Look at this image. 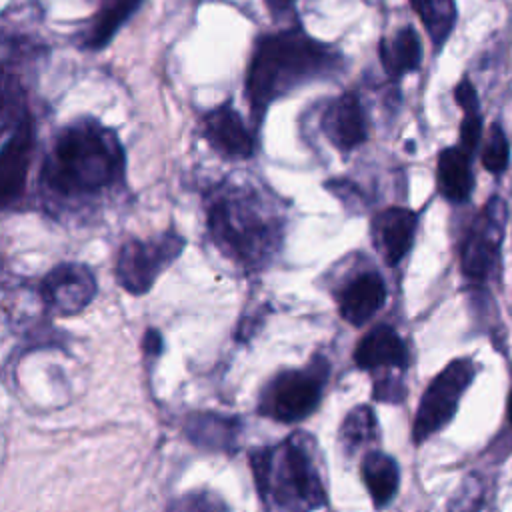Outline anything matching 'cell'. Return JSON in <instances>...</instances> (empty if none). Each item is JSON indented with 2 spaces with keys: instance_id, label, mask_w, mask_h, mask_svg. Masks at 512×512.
Here are the masks:
<instances>
[{
  "instance_id": "cell-1",
  "label": "cell",
  "mask_w": 512,
  "mask_h": 512,
  "mask_svg": "<svg viewBox=\"0 0 512 512\" xmlns=\"http://www.w3.org/2000/svg\"><path fill=\"white\" fill-rule=\"evenodd\" d=\"M342 70V52L316 40L300 26L262 36L254 46L246 74V96L254 124H260L268 106L290 90L334 78Z\"/></svg>"
},
{
  "instance_id": "cell-2",
  "label": "cell",
  "mask_w": 512,
  "mask_h": 512,
  "mask_svg": "<svg viewBox=\"0 0 512 512\" xmlns=\"http://www.w3.org/2000/svg\"><path fill=\"white\" fill-rule=\"evenodd\" d=\"M124 168L126 156L116 132L98 120H76L58 132L40 180L64 198L96 196L122 182Z\"/></svg>"
},
{
  "instance_id": "cell-3",
  "label": "cell",
  "mask_w": 512,
  "mask_h": 512,
  "mask_svg": "<svg viewBox=\"0 0 512 512\" xmlns=\"http://www.w3.org/2000/svg\"><path fill=\"white\" fill-rule=\"evenodd\" d=\"M312 448L314 440L296 432L250 452L254 484L266 512H314L326 506V488Z\"/></svg>"
},
{
  "instance_id": "cell-4",
  "label": "cell",
  "mask_w": 512,
  "mask_h": 512,
  "mask_svg": "<svg viewBox=\"0 0 512 512\" xmlns=\"http://www.w3.org/2000/svg\"><path fill=\"white\" fill-rule=\"evenodd\" d=\"M206 224L212 240L232 260L256 268L280 242V224L270 218L250 188H226L208 204Z\"/></svg>"
},
{
  "instance_id": "cell-5",
  "label": "cell",
  "mask_w": 512,
  "mask_h": 512,
  "mask_svg": "<svg viewBox=\"0 0 512 512\" xmlns=\"http://www.w3.org/2000/svg\"><path fill=\"white\" fill-rule=\"evenodd\" d=\"M330 374V362L316 354L306 368L278 372L260 392L258 412L276 422L308 418L320 404Z\"/></svg>"
},
{
  "instance_id": "cell-6",
  "label": "cell",
  "mask_w": 512,
  "mask_h": 512,
  "mask_svg": "<svg viewBox=\"0 0 512 512\" xmlns=\"http://www.w3.org/2000/svg\"><path fill=\"white\" fill-rule=\"evenodd\" d=\"M186 240L176 230H166L154 238L126 240L116 256V282L130 294H146L158 276L182 254Z\"/></svg>"
},
{
  "instance_id": "cell-7",
  "label": "cell",
  "mask_w": 512,
  "mask_h": 512,
  "mask_svg": "<svg viewBox=\"0 0 512 512\" xmlns=\"http://www.w3.org/2000/svg\"><path fill=\"white\" fill-rule=\"evenodd\" d=\"M474 374L476 366L470 358H456L434 376V380L424 390L414 416V444H422L452 420L458 410L460 398L468 390Z\"/></svg>"
},
{
  "instance_id": "cell-8",
  "label": "cell",
  "mask_w": 512,
  "mask_h": 512,
  "mask_svg": "<svg viewBox=\"0 0 512 512\" xmlns=\"http://www.w3.org/2000/svg\"><path fill=\"white\" fill-rule=\"evenodd\" d=\"M506 226V202L498 196L488 200V204L478 214L472 224L460 252V266L466 278L486 280L492 272L498 250L504 238Z\"/></svg>"
},
{
  "instance_id": "cell-9",
  "label": "cell",
  "mask_w": 512,
  "mask_h": 512,
  "mask_svg": "<svg viewBox=\"0 0 512 512\" xmlns=\"http://www.w3.org/2000/svg\"><path fill=\"white\" fill-rule=\"evenodd\" d=\"M96 292L94 272L80 262L56 264L38 286L42 304L56 316L80 314L94 300Z\"/></svg>"
},
{
  "instance_id": "cell-10",
  "label": "cell",
  "mask_w": 512,
  "mask_h": 512,
  "mask_svg": "<svg viewBox=\"0 0 512 512\" xmlns=\"http://www.w3.org/2000/svg\"><path fill=\"white\" fill-rule=\"evenodd\" d=\"M32 150L34 122L32 116L24 110V114L14 120V130L4 142L0 154V200L4 208L16 202L24 192Z\"/></svg>"
},
{
  "instance_id": "cell-11",
  "label": "cell",
  "mask_w": 512,
  "mask_h": 512,
  "mask_svg": "<svg viewBox=\"0 0 512 512\" xmlns=\"http://www.w3.org/2000/svg\"><path fill=\"white\" fill-rule=\"evenodd\" d=\"M320 128L328 142L342 154H348L362 146L368 140V126L358 94L342 92L340 96H336L324 108Z\"/></svg>"
},
{
  "instance_id": "cell-12",
  "label": "cell",
  "mask_w": 512,
  "mask_h": 512,
  "mask_svg": "<svg viewBox=\"0 0 512 512\" xmlns=\"http://www.w3.org/2000/svg\"><path fill=\"white\" fill-rule=\"evenodd\" d=\"M202 132L210 148L226 158L242 160L254 154V138L230 102H224L204 114Z\"/></svg>"
},
{
  "instance_id": "cell-13",
  "label": "cell",
  "mask_w": 512,
  "mask_h": 512,
  "mask_svg": "<svg viewBox=\"0 0 512 512\" xmlns=\"http://www.w3.org/2000/svg\"><path fill=\"white\" fill-rule=\"evenodd\" d=\"M340 316L352 326H364L386 302V284L376 270L350 278L336 296Z\"/></svg>"
},
{
  "instance_id": "cell-14",
  "label": "cell",
  "mask_w": 512,
  "mask_h": 512,
  "mask_svg": "<svg viewBox=\"0 0 512 512\" xmlns=\"http://www.w3.org/2000/svg\"><path fill=\"white\" fill-rule=\"evenodd\" d=\"M418 216L404 206H390L372 220L374 242L388 266H396L412 248Z\"/></svg>"
},
{
  "instance_id": "cell-15",
  "label": "cell",
  "mask_w": 512,
  "mask_h": 512,
  "mask_svg": "<svg viewBox=\"0 0 512 512\" xmlns=\"http://www.w3.org/2000/svg\"><path fill=\"white\" fill-rule=\"evenodd\" d=\"M354 362L362 370L404 372L408 368V348L392 326L378 324L368 330L356 344Z\"/></svg>"
},
{
  "instance_id": "cell-16",
  "label": "cell",
  "mask_w": 512,
  "mask_h": 512,
  "mask_svg": "<svg viewBox=\"0 0 512 512\" xmlns=\"http://www.w3.org/2000/svg\"><path fill=\"white\" fill-rule=\"evenodd\" d=\"M240 420L230 416H220L212 412L190 414L184 432L186 438L206 450H234L240 436Z\"/></svg>"
},
{
  "instance_id": "cell-17",
  "label": "cell",
  "mask_w": 512,
  "mask_h": 512,
  "mask_svg": "<svg viewBox=\"0 0 512 512\" xmlns=\"http://www.w3.org/2000/svg\"><path fill=\"white\" fill-rule=\"evenodd\" d=\"M142 0H100L98 12L82 32L80 44L86 50H100L134 16Z\"/></svg>"
},
{
  "instance_id": "cell-18",
  "label": "cell",
  "mask_w": 512,
  "mask_h": 512,
  "mask_svg": "<svg viewBox=\"0 0 512 512\" xmlns=\"http://www.w3.org/2000/svg\"><path fill=\"white\" fill-rule=\"evenodd\" d=\"M378 56L384 72L390 78H402L408 72L420 68L422 42L412 26L400 28L392 38H382L378 44Z\"/></svg>"
},
{
  "instance_id": "cell-19",
  "label": "cell",
  "mask_w": 512,
  "mask_h": 512,
  "mask_svg": "<svg viewBox=\"0 0 512 512\" xmlns=\"http://www.w3.org/2000/svg\"><path fill=\"white\" fill-rule=\"evenodd\" d=\"M472 172H470V154L460 146L444 148L438 154L436 166V184L438 192L452 202L468 200L472 192Z\"/></svg>"
},
{
  "instance_id": "cell-20",
  "label": "cell",
  "mask_w": 512,
  "mask_h": 512,
  "mask_svg": "<svg viewBox=\"0 0 512 512\" xmlns=\"http://www.w3.org/2000/svg\"><path fill=\"white\" fill-rule=\"evenodd\" d=\"M360 474L376 508L386 506L396 496L400 484V470L390 454L380 450H368L362 458Z\"/></svg>"
},
{
  "instance_id": "cell-21",
  "label": "cell",
  "mask_w": 512,
  "mask_h": 512,
  "mask_svg": "<svg viewBox=\"0 0 512 512\" xmlns=\"http://www.w3.org/2000/svg\"><path fill=\"white\" fill-rule=\"evenodd\" d=\"M378 438L376 412L368 404L352 408L338 432V442L346 454H354L362 446H370Z\"/></svg>"
},
{
  "instance_id": "cell-22",
  "label": "cell",
  "mask_w": 512,
  "mask_h": 512,
  "mask_svg": "<svg viewBox=\"0 0 512 512\" xmlns=\"http://www.w3.org/2000/svg\"><path fill=\"white\" fill-rule=\"evenodd\" d=\"M414 12L422 20L430 40L440 48L450 36L456 24V4L454 0H410Z\"/></svg>"
},
{
  "instance_id": "cell-23",
  "label": "cell",
  "mask_w": 512,
  "mask_h": 512,
  "mask_svg": "<svg viewBox=\"0 0 512 512\" xmlns=\"http://www.w3.org/2000/svg\"><path fill=\"white\" fill-rule=\"evenodd\" d=\"M454 98L464 110V120L460 124V148H464L468 154L474 152L480 140L482 132V116L478 110V94L470 80H460L454 88Z\"/></svg>"
},
{
  "instance_id": "cell-24",
  "label": "cell",
  "mask_w": 512,
  "mask_h": 512,
  "mask_svg": "<svg viewBox=\"0 0 512 512\" xmlns=\"http://www.w3.org/2000/svg\"><path fill=\"white\" fill-rule=\"evenodd\" d=\"M508 138L504 134V130L500 128V124H492L490 132H488V142L484 146L482 152V164L488 172L498 174L508 166Z\"/></svg>"
},
{
  "instance_id": "cell-25",
  "label": "cell",
  "mask_w": 512,
  "mask_h": 512,
  "mask_svg": "<svg viewBox=\"0 0 512 512\" xmlns=\"http://www.w3.org/2000/svg\"><path fill=\"white\" fill-rule=\"evenodd\" d=\"M484 486L478 476H468L448 504V512H480Z\"/></svg>"
},
{
  "instance_id": "cell-26",
  "label": "cell",
  "mask_w": 512,
  "mask_h": 512,
  "mask_svg": "<svg viewBox=\"0 0 512 512\" xmlns=\"http://www.w3.org/2000/svg\"><path fill=\"white\" fill-rule=\"evenodd\" d=\"M168 512H226V504L210 492H192L174 500Z\"/></svg>"
},
{
  "instance_id": "cell-27",
  "label": "cell",
  "mask_w": 512,
  "mask_h": 512,
  "mask_svg": "<svg viewBox=\"0 0 512 512\" xmlns=\"http://www.w3.org/2000/svg\"><path fill=\"white\" fill-rule=\"evenodd\" d=\"M142 348L150 356H158L162 352V334L156 328H148L142 338Z\"/></svg>"
},
{
  "instance_id": "cell-28",
  "label": "cell",
  "mask_w": 512,
  "mask_h": 512,
  "mask_svg": "<svg viewBox=\"0 0 512 512\" xmlns=\"http://www.w3.org/2000/svg\"><path fill=\"white\" fill-rule=\"evenodd\" d=\"M508 420L512 424V394H510V400H508Z\"/></svg>"
}]
</instances>
